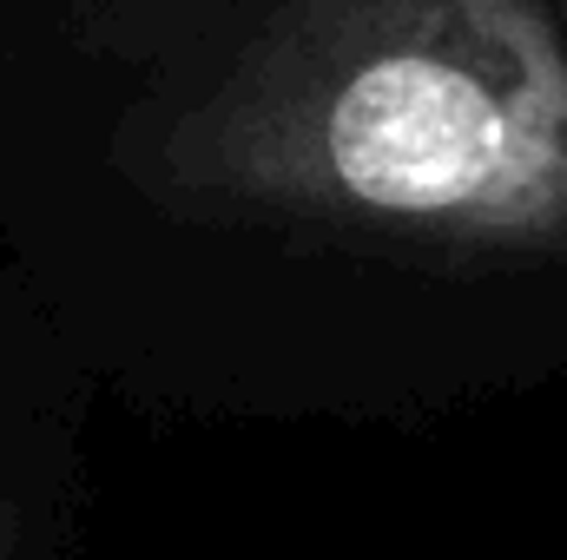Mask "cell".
<instances>
[{
    "label": "cell",
    "mask_w": 567,
    "mask_h": 560,
    "mask_svg": "<svg viewBox=\"0 0 567 560\" xmlns=\"http://www.w3.org/2000/svg\"><path fill=\"white\" fill-rule=\"evenodd\" d=\"M165 178L271 225L567 265V33L548 0H278Z\"/></svg>",
    "instance_id": "1"
}]
</instances>
